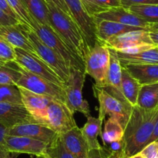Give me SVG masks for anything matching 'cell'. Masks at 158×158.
Returning a JSON list of instances; mask_svg holds the SVG:
<instances>
[{"instance_id": "1", "label": "cell", "mask_w": 158, "mask_h": 158, "mask_svg": "<svg viewBox=\"0 0 158 158\" xmlns=\"http://www.w3.org/2000/svg\"><path fill=\"white\" fill-rule=\"evenodd\" d=\"M158 109H145L134 106L124 127V152L127 156L139 153L150 143Z\"/></svg>"}, {"instance_id": "2", "label": "cell", "mask_w": 158, "mask_h": 158, "mask_svg": "<svg viewBox=\"0 0 158 158\" xmlns=\"http://www.w3.org/2000/svg\"><path fill=\"white\" fill-rule=\"evenodd\" d=\"M47 5L51 27L60 36L72 52L84 61L89 46L78 26L71 16L56 6L51 3H47Z\"/></svg>"}, {"instance_id": "3", "label": "cell", "mask_w": 158, "mask_h": 158, "mask_svg": "<svg viewBox=\"0 0 158 158\" xmlns=\"http://www.w3.org/2000/svg\"><path fill=\"white\" fill-rule=\"evenodd\" d=\"M31 17L32 29L40 40L57 53L66 62L69 68L73 67L85 72V63L82 59L72 52L60 36L51 27L42 25L32 16Z\"/></svg>"}, {"instance_id": "4", "label": "cell", "mask_w": 158, "mask_h": 158, "mask_svg": "<svg viewBox=\"0 0 158 158\" xmlns=\"http://www.w3.org/2000/svg\"><path fill=\"white\" fill-rule=\"evenodd\" d=\"M84 62L85 74L95 80V85L104 87L109 64V48L98 41L89 48Z\"/></svg>"}, {"instance_id": "5", "label": "cell", "mask_w": 158, "mask_h": 158, "mask_svg": "<svg viewBox=\"0 0 158 158\" xmlns=\"http://www.w3.org/2000/svg\"><path fill=\"white\" fill-rule=\"evenodd\" d=\"M85 72L70 68V74L68 81L64 83L66 105L73 112H80L86 117L90 115V107L87 100L83 99L82 89L85 81Z\"/></svg>"}, {"instance_id": "6", "label": "cell", "mask_w": 158, "mask_h": 158, "mask_svg": "<svg viewBox=\"0 0 158 158\" xmlns=\"http://www.w3.org/2000/svg\"><path fill=\"white\" fill-rule=\"evenodd\" d=\"M94 95L96 97L99 103L98 118L104 121L106 115L117 118L121 123L123 128L125 127L133 106L127 102H123L115 98L105 90L102 87L93 85Z\"/></svg>"}, {"instance_id": "7", "label": "cell", "mask_w": 158, "mask_h": 158, "mask_svg": "<svg viewBox=\"0 0 158 158\" xmlns=\"http://www.w3.org/2000/svg\"><path fill=\"white\" fill-rule=\"evenodd\" d=\"M20 70L22 76L17 83L18 87L23 88L34 93L51 97L66 103V95L64 87L28 72L22 68H20Z\"/></svg>"}, {"instance_id": "8", "label": "cell", "mask_w": 158, "mask_h": 158, "mask_svg": "<svg viewBox=\"0 0 158 158\" xmlns=\"http://www.w3.org/2000/svg\"><path fill=\"white\" fill-rule=\"evenodd\" d=\"M14 51L16 55L14 61L20 68L64 88V83L58 75L37 55L30 54L20 48H14Z\"/></svg>"}, {"instance_id": "9", "label": "cell", "mask_w": 158, "mask_h": 158, "mask_svg": "<svg viewBox=\"0 0 158 158\" xmlns=\"http://www.w3.org/2000/svg\"><path fill=\"white\" fill-rule=\"evenodd\" d=\"M28 37L38 57L58 75L64 83L66 82L69 77L70 68L64 59L52 48L43 43L33 30L28 32Z\"/></svg>"}, {"instance_id": "10", "label": "cell", "mask_w": 158, "mask_h": 158, "mask_svg": "<svg viewBox=\"0 0 158 158\" xmlns=\"http://www.w3.org/2000/svg\"><path fill=\"white\" fill-rule=\"evenodd\" d=\"M46 125L58 135L77 127L74 118V112L66 103L52 99L48 108Z\"/></svg>"}, {"instance_id": "11", "label": "cell", "mask_w": 158, "mask_h": 158, "mask_svg": "<svg viewBox=\"0 0 158 158\" xmlns=\"http://www.w3.org/2000/svg\"><path fill=\"white\" fill-rule=\"evenodd\" d=\"M71 17L77 23L85 36L89 48L98 42L96 37V23L85 7L81 0H64Z\"/></svg>"}, {"instance_id": "12", "label": "cell", "mask_w": 158, "mask_h": 158, "mask_svg": "<svg viewBox=\"0 0 158 158\" xmlns=\"http://www.w3.org/2000/svg\"><path fill=\"white\" fill-rule=\"evenodd\" d=\"M19 89L23 105L25 106L29 113L36 123L46 125L48 108L54 98L46 95L34 93L23 88L19 87Z\"/></svg>"}, {"instance_id": "13", "label": "cell", "mask_w": 158, "mask_h": 158, "mask_svg": "<svg viewBox=\"0 0 158 158\" xmlns=\"http://www.w3.org/2000/svg\"><path fill=\"white\" fill-rule=\"evenodd\" d=\"M30 30H33L23 23L15 26L0 25V38L14 48H20L30 54L37 55L29 40L28 32Z\"/></svg>"}, {"instance_id": "14", "label": "cell", "mask_w": 158, "mask_h": 158, "mask_svg": "<svg viewBox=\"0 0 158 158\" xmlns=\"http://www.w3.org/2000/svg\"><path fill=\"white\" fill-rule=\"evenodd\" d=\"M6 149L10 153H25L40 156L47 153L48 144L38 139L21 136L6 135L5 137Z\"/></svg>"}, {"instance_id": "15", "label": "cell", "mask_w": 158, "mask_h": 158, "mask_svg": "<svg viewBox=\"0 0 158 158\" xmlns=\"http://www.w3.org/2000/svg\"><path fill=\"white\" fill-rule=\"evenodd\" d=\"M7 135L27 136L44 142L48 145L59 136L48 126L38 123H26L14 126L9 129Z\"/></svg>"}, {"instance_id": "16", "label": "cell", "mask_w": 158, "mask_h": 158, "mask_svg": "<svg viewBox=\"0 0 158 158\" xmlns=\"http://www.w3.org/2000/svg\"><path fill=\"white\" fill-rule=\"evenodd\" d=\"M93 18L95 23L102 20H107L150 30V23L132 13L128 9H125L123 6L111 8L96 13L94 15Z\"/></svg>"}, {"instance_id": "17", "label": "cell", "mask_w": 158, "mask_h": 158, "mask_svg": "<svg viewBox=\"0 0 158 158\" xmlns=\"http://www.w3.org/2000/svg\"><path fill=\"white\" fill-rule=\"evenodd\" d=\"M26 123H36L23 105L0 102V123L7 128Z\"/></svg>"}, {"instance_id": "18", "label": "cell", "mask_w": 158, "mask_h": 158, "mask_svg": "<svg viewBox=\"0 0 158 158\" xmlns=\"http://www.w3.org/2000/svg\"><path fill=\"white\" fill-rule=\"evenodd\" d=\"M141 44H154L150 38L149 30H135L124 33L110 38L103 44L116 51H122L130 47Z\"/></svg>"}, {"instance_id": "19", "label": "cell", "mask_w": 158, "mask_h": 158, "mask_svg": "<svg viewBox=\"0 0 158 158\" xmlns=\"http://www.w3.org/2000/svg\"><path fill=\"white\" fill-rule=\"evenodd\" d=\"M64 147L75 158H88L89 148L81 130L77 127L59 135Z\"/></svg>"}, {"instance_id": "20", "label": "cell", "mask_w": 158, "mask_h": 158, "mask_svg": "<svg viewBox=\"0 0 158 158\" xmlns=\"http://www.w3.org/2000/svg\"><path fill=\"white\" fill-rule=\"evenodd\" d=\"M140 30H148V29L125 25L112 21L102 20L96 23V37L98 41L102 44H105L108 40L113 36H118L127 32Z\"/></svg>"}, {"instance_id": "21", "label": "cell", "mask_w": 158, "mask_h": 158, "mask_svg": "<svg viewBox=\"0 0 158 158\" xmlns=\"http://www.w3.org/2000/svg\"><path fill=\"white\" fill-rule=\"evenodd\" d=\"M123 67L141 85L158 82V64H127Z\"/></svg>"}, {"instance_id": "22", "label": "cell", "mask_w": 158, "mask_h": 158, "mask_svg": "<svg viewBox=\"0 0 158 158\" xmlns=\"http://www.w3.org/2000/svg\"><path fill=\"white\" fill-rule=\"evenodd\" d=\"M109 64L108 68L106 85L104 87H111L118 92H122L121 78H122V64L118 59L115 50L109 48ZM123 93V92H122Z\"/></svg>"}, {"instance_id": "23", "label": "cell", "mask_w": 158, "mask_h": 158, "mask_svg": "<svg viewBox=\"0 0 158 158\" xmlns=\"http://www.w3.org/2000/svg\"><path fill=\"white\" fill-rule=\"evenodd\" d=\"M122 66L127 64H158V47L153 49L130 54L116 51Z\"/></svg>"}, {"instance_id": "24", "label": "cell", "mask_w": 158, "mask_h": 158, "mask_svg": "<svg viewBox=\"0 0 158 158\" xmlns=\"http://www.w3.org/2000/svg\"><path fill=\"white\" fill-rule=\"evenodd\" d=\"M102 123L103 121H102L98 117L95 118L89 115L87 117V122L81 129L89 150L99 149L102 147L98 140V136H100L102 133Z\"/></svg>"}, {"instance_id": "25", "label": "cell", "mask_w": 158, "mask_h": 158, "mask_svg": "<svg viewBox=\"0 0 158 158\" xmlns=\"http://www.w3.org/2000/svg\"><path fill=\"white\" fill-rule=\"evenodd\" d=\"M141 85L128 72L124 67L122 68L121 88L123 96L132 106H136L138 95Z\"/></svg>"}, {"instance_id": "26", "label": "cell", "mask_w": 158, "mask_h": 158, "mask_svg": "<svg viewBox=\"0 0 158 158\" xmlns=\"http://www.w3.org/2000/svg\"><path fill=\"white\" fill-rule=\"evenodd\" d=\"M158 104V82L141 85L136 106L145 109H155Z\"/></svg>"}, {"instance_id": "27", "label": "cell", "mask_w": 158, "mask_h": 158, "mask_svg": "<svg viewBox=\"0 0 158 158\" xmlns=\"http://www.w3.org/2000/svg\"><path fill=\"white\" fill-rule=\"evenodd\" d=\"M124 128L118 118L110 116L105 123L104 130L101 133L103 147L114 141L123 139Z\"/></svg>"}, {"instance_id": "28", "label": "cell", "mask_w": 158, "mask_h": 158, "mask_svg": "<svg viewBox=\"0 0 158 158\" xmlns=\"http://www.w3.org/2000/svg\"><path fill=\"white\" fill-rule=\"evenodd\" d=\"M30 15L39 23L44 26H50L49 11L48 5L44 0H23Z\"/></svg>"}, {"instance_id": "29", "label": "cell", "mask_w": 158, "mask_h": 158, "mask_svg": "<svg viewBox=\"0 0 158 158\" xmlns=\"http://www.w3.org/2000/svg\"><path fill=\"white\" fill-rule=\"evenodd\" d=\"M21 76L20 67L15 61L6 62L0 66V85L17 86Z\"/></svg>"}, {"instance_id": "30", "label": "cell", "mask_w": 158, "mask_h": 158, "mask_svg": "<svg viewBox=\"0 0 158 158\" xmlns=\"http://www.w3.org/2000/svg\"><path fill=\"white\" fill-rule=\"evenodd\" d=\"M128 10L148 23H158V4L132 6Z\"/></svg>"}, {"instance_id": "31", "label": "cell", "mask_w": 158, "mask_h": 158, "mask_svg": "<svg viewBox=\"0 0 158 158\" xmlns=\"http://www.w3.org/2000/svg\"><path fill=\"white\" fill-rule=\"evenodd\" d=\"M0 102L23 105L19 87L16 85H0Z\"/></svg>"}, {"instance_id": "32", "label": "cell", "mask_w": 158, "mask_h": 158, "mask_svg": "<svg viewBox=\"0 0 158 158\" xmlns=\"http://www.w3.org/2000/svg\"><path fill=\"white\" fill-rule=\"evenodd\" d=\"M13 11L16 13L21 23L32 29V17L23 0H6ZM33 30V29H32Z\"/></svg>"}, {"instance_id": "33", "label": "cell", "mask_w": 158, "mask_h": 158, "mask_svg": "<svg viewBox=\"0 0 158 158\" xmlns=\"http://www.w3.org/2000/svg\"><path fill=\"white\" fill-rule=\"evenodd\" d=\"M46 153L50 158H75L65 149L59 136L48 145Z\"/></svg>"}, {"instance_id": "34", "label": "cell", "mask_w": 158, "mask_h": 158, "mask_svg": "<svg viewBox=\"0 0 158 158\" xmlns=\"http://www.w3.org/2000/svg\"><path fill=\"white\" fill-rule=\"evenodd\" d=\"M0 58L5 61H14L16 58L14 48L0 38Z\"/></svg>"}, {"instance_id": "35", "label": "cell", "mask_w": 158, "mask_h": 158, "mask_svg": "<svg viewBox=\"0 0 158 158\" xmlns=\"http://www.w3.org/2000/svg\"><path fill=\"white\" fill-rule=\"evenodd\" d=\"M139 153L144 158H158V139L149 143Z\"/></svg>"}, {"instance_id": "36", "label": "cell", "mask_w": 158, "mask_h": 158, "mask_svg": "<svg viewBox=\"0 0 158 158\" xmlns=\"http://www.w3.org/2000/svg\"><path fill=\"white\" fill-rule=\"evenodd\" d=\"M120 2L125 9H129L132 6L158 4V0H120Z\"/></svg>"}, {"instance_id": "37", "label": "cell", "mask_w": 158, "mask_h": 158, "mask_svg": "<svg viewBox=\"0 0 158 158\" xmlns=\"http://www.w3.org/2000/svg\"><path fill=\"white\" fill-rule=\"evenodd\" d=\"M81 1H82L83 4H84L87 11L92 16L95 14H96V13H101V12L106 10L102 9V7L98 6L96 4V2H95V0H81Z\"/></svg>"}, {"instance_id": "38", "label": "cell", "mask_w": 158, "mask_h": 158, "mask_svg": "<svg viewBox=\"0 0 158 158\" xmlns=\"http://www.w3.org/2000/svg\"><path fill=\"white\" fill-rule=\"evenodd\" d=\"M97 5L104 10L122 6L120 0H95Z\"/></svg>"}, {"instance_id": "39", "label": "cell", "mask_w": 158, "mask_h": 158, "mask_svg": "<svg viewBox=\"0 0 158 158\" xmlns=\"http://www.w3.org/2000/svg\"><path fill=\"white\" fill-rule=\"evenodd\" d=\"M19 23H21L18 19L11 17L0 10V25L15 26Z\"/></svg>"}, {"instance_id": "40", "label": "cell", "mask_w": 158, "mask_h": 158, "mask_svg": "<svg viewBox=\"0 0 158 158\" xmlns=\"http://www.w3.org/2000/svg\"><path fill=\"white\" fill-rule=\"evenodd\" d=\"M88 158H109V153L106 149L102 147L99 149L89 150Z\"/></svg>"}, {"instance_id": "41", "label": "cell", "mask_w": 158, "mask_h": 158, "mask_svg": "<svg viewBox=\"0 0 158 158\" xmlns=\"http://www.w3.org/2000/svg\"><path fill=\"white\" fill-rule=\"evenodd\" d=\"M0 10H2V11H3L5 13H6L7 15L11 16V17L15 18V19L19 20L17 16H16V13L13 11V10H12L11 7L10 6V5L8 4L6 0H0ZM19 22H20V21H19Z\"/></svg>"}, {"instance_id": "42", "label": "cell", "mask_w": 158, "mask_h": 158, "mask_svg": "<svg viewBox=\"0 0 158 158\" xmlns=\"http://www.w3.org/2000/svg\"><path fill=\"white\" fill-rule=\"evenodd\" d=\"M44 1L47 2V3H51V4H53V5L56 6L57 8L61 10L62 11L64 12L65 13L68 14L69 16H71L69 10H68L66 3H65L64 0H44Z\"/></svg>"}, {"instance_id": "43", "label": "cell", "mask_w": 158, "mask_h": 158, "mask_svg": "<svg viewBox=\"0 0 158 158\" xmlns=\"http://www.w3.org/2000/svg\"><path fill=\"white\" fill-rule=\"evenodd\" d=\"M8 130L9 128H7L6 126H4L2 123H0V147H2V148L4 149H6L5 137L7 135V133H8Z\"/></svg>"}, {"instance_id": "44", "label": "cell", "mask_w": 158, "mask_h": 158, "mask_svg": "<svg viewBox=\"0 0 158 158\" xmlns=\"http://www.w3.org/2000/svg\"><path fill=\"white\" fill-rule=\"evenodd\" d=\"M158 139V115L157 117L156 118V121H155L154 123V127H153V133H152V136L150 137V143L153 142V141L156 140Z\"/></svg>"}, {"instance_id": "45", "label": "cell", "mask_w": 158, "mask_h": 158, "mask_svg": "<svg viewBox=\"0 0 158 158\" xmlns=\"http://www.w3.org/2000/svg\"><path fill=\"white\" fill-rule=\"evenodd\" d=\"M150 36L153 44L158 47V30H150Z\"/></svg>"}, {"instance_id": "46", "label": "cell", "mask_w": 158, "mask_h": 158, "mask_svg": "<svg viewBox=\"0 0 158 158\" xmlns=\"http://www.w3.org/2000/svg\"><path fill=\"white\" fill-rule=\"evenodd\" d=\"M109 158H129V156H127L125 153V152L123 151L118 153H109Z\"/></svg>"}, {"instance_id": "47", "label": "cell", "mask_w": 158, "mask_h": 158, "mask_svg": "<svg viewBox=\"0 0 158 158\" xmlns=\"http://www.w3.org/2000/svg\"><path fill=\"white\" fill-rule=\"evenodd\" d=\"M10 152L6 149L0 147V158H12Z\"/></svg>"}, {"instance_id": "48", "label": "cell", "mask_w": 158, "mask_h": 158, "mask_svg": "<svg viewBox=\"0 0 158 158\" xmlns=\"http://www.w3.org/2000/svg\"><path fill=\"white\" fill-rule=\"evenodd\" d=\"M150 30H158V23L150 25Z\"/></svg>"}, {"instance_id": "49", "label": "cell", "mask_w": 158, "mask_h": 158, "mask_svg": "<svg viewBox=\"0 0 158 158\" xmlns=\"http://www.w3.org/2000/svg\"><path fill=\"white\" fill-rule=\"evenodd\" d=\"M129 158H144V157L140 153H136V154H133L132 155V156H129Z\"/></svg>"}, {"instance_id": "50", "label": "cell", "mask_w": 158, "mask_h": 158, "mask_svg": "<svg viewBox=\"0 0 158 158\" xmlns=\"http://www.w3.org/2000/svg\"><path fill=\"white\" fill-rule=\"evenodd\" d=\"M36 158H50V157L48 156V154H47V153H45V154L41 155V156H36Z\"/></svg>"}, {"instance_id": "51", "label": "cell", "mask_w": 158, "mask_h": 158, "mask_svg": "<svg viewBox=\"0 0 158 158\" xmlns=\"http://www.w3.org/2000/svg\"><path fill=\"white\" fill-rule=\"evenodd\" d=\"M6 61H5V60H2V59L0 58V66H2V65H3L4 64L6 63Z\"/></svg>"}, {"instance_id": "52", "label": "cell", "mask_w": 158, "mask_h": 158, "mask_svg": "<svg viewBox=\"0 0 158 158\" xmlns=\"http://www.w3.org/2000/svg\"><path fill=\"white\" fill-rule=\"evenodd\" d=\"M156 109H158V104H157V106H156Z\"/></svg>"}]
</instances>
